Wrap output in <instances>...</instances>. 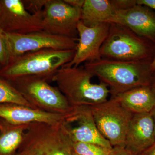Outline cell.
I'll use <instances>...</instances> for the list:
<instances>
[{
  "mask_svg": "<svg viewBox=\"0 0 155 155\" xmlns=\"http://www.w3.org/2000/svg\"><path fill=\"white\" fill-rule=\"evenodd\" d=\"M153 60L122 61L101 58L87 62L84 67L110 91L111 97L139 87L151 85Z\"/></svg>",
  "mask_w": 155,
  "mask_h": 155,
  "instance_id": "1",
  "label": "cell"
},
{
  "mask_svg": "<svg viewBox=\"0 0 155 155\" xmlns=\"http://www.w3.org/2000/svg\"><path fill=\"white\" fill-rule=\"evenodd\" d=\"M75 51L47 49L25 53L11 58L0 69V77L8 81L24 77L51 80L60 68L72 61Z\"/></svg>",
  "mask_w": 155,
  "mask_h": 155,
  "instance_id": "2",
  "label": "cell"
},
{
  "mask_svg": "<svg viewBox=\"0 0 155 155\" xmlns=\"http://www.w3.org/2000/svg\"><path fill=\"white\" fill-rule=\"evenodd\" d=\"M94 77L84 67L60 68L52 78L72 107H90L105 102L110 91L102 82L93 83Z\"/></svg>",
  "mask_w": 155,
  "mask_h": 155,
  "instance_id": "3",
  "label": "cell"
},
{
  "mask_svg": "<svg viewBox=\"0 0 155 155\" xmlns=\"http://www.w3.org/2000/svg\"><path fill=\"white\" fill-rule=\"evenodd\" d=\"M100 55L101 58L117 61L153 60L155 56V44L124 25L110 23Z\"/></svg>",
  "mask_w": 155,
  "mask_h": 155,
  "instance_id": "4",
  "label": "cell"
},
{
  "mask_svg": "<svg viewBox=\"0 0 155 155\" xmlns=\"http://www.w3.org/2000/svg\"><path fill=\"white\" fill-rule=\"evenodd\" d=\"M64 122L30 124L18 152L28 155H73L72 140Z\"/></svg>",
  "mask_w": 155,
  "mask_h": 155,
  "instance_id": "5",
  "label": "cell"
},
{
  "mask_svg": "<svg viewBox=\"0 0 155 155\" xmlns=\"http://www.w3.org/2000/svg\"><path fill=\"white\" fill-rule=\"evenodd\" d=\"M35 109L51 114L68 116L74 107L57 87L48 81L36 77H24L8 81Z\"/></svg>",
  "mask_w": 155,
  "mask_h": 155,
  "instance_id": "6",
  "label": "cell"
},
{
  "mask_svg": "<svg viewBox=\"0 0 155 155\" xmlns=\"http://www.w3.org/2000/svg\"><path fill=\"white\" fill-rule=\"evenodd\" d=\"M89 107L102 135L113 147L125 148V137L133 114L112 97Z\"/></svg>",
  "mask_w": 155,
  "mask_h": 155,
  "instance_id": "7",
  "label": "cell"
},
{
  "mask_svg": "<svg viewBox=\"0 0 155 155\" xmlns=\"http://www.w3.org/2000/svg\"><path fill=\"white\" fill-rule=\"evenodd\" d=\"M5 33L10 60L25 53L47 49L76 50L78 41V38L55 35L44 31L25 34Z\"/></svg>",
  "mask_w": 155,
  "mask_h": 155,
  "instance_id": "8",
  "label": "cell"
},
{
  "mask_svg": "<svg viewBox=\"0 0 155 155\" xmlns=\"http://www.w3.org/2000/svg\"><path fill=\"white\" fill-rule=\"evenodd\" d=\"M81 9L69 5L64 0H48L43 10V31L48 33L78 38L77 25Z\"/></svg>",
  "mask_w": 155,
  "mask_h": 155,
  "instance_id": "9",
  "label": "cell"
},
{
  "mask_svg": "<svg viewBox=\"0 0 155 155\" xmlns=\"http://www.w3.org/2000/svg\"><path fill=\"white\" fill-rule=\"evenodd\" d=\"M43 11L31 14L22 0H0V29L6 33L25 34L43 31Z\"/></svg>",
  "mask_w": 155,
  "mask_h": 155,
  "instance_id": "10",
  "label": "cell"
},
{
  "mask_svg": "<svg viewBox=\"0 0 155 155\" xmlns=\"http://www.w3.org/2000/svg\"><path fill=\"white\" fill-rule=\"evenodd\" d=\"M110 23H100L88 27L80 21L77 25L79 38L75 54L66 67H78L82 63L101 59L100 50L110 29Z\"/></svg>",
  "mask_w": 155,
  "mask_h": 155,
  "instance_id": "11",
  "label": "cell"
},
{
  "mask_svg": "<svg viewBox=\"0 0 155 155\" xmlns=\"http://www.w3.org/2000/svg\"><path fill=\"white\" fill-rule=\"evenodd\" d=\"M64 124L72 142L94 143L113 148L109 141L100 133L89 107H74Z\"/></svg>",
  "mask_w": 155,
  "mask_h": 155,
  "instance_id": "12",
  "label": "cell"
},
{
  "mask_svg": "<svg viewBox=\"0 0 155 155\" xmlns=\"http://www.w3.org/2000/svg\"><path fill=\"white\" fill-rule=\"evenodd\" d=\"M108 23L124 25L155 44V11L148 7L137 4L127 10L116 11Z\"/></svg>",
  "mask_w": 155,
  "mask_h": 155,
  "instance_id": "13",
  "label": "cell"
},
{
  "mask_svg": "<svg viewBox=\"0 0 155 155\" xmlns=\"http://www.w3.org/2000/svg\"><path fill=\"white\" fill-rule=\"evenodd\" d=\"M155 143L153 122L150 113L133 114L125 139V149L139 155Z\"/></svg>",
  "mask_w": 155,
  "mask_h": 155,
  "instance_id": "14",
  "label": "cell"
},
{
  "mask_svg": "<svg viewBox=\"0 0 155 155\" xmlns=\"http://www.w3.org/2000/svg\"><path fill=\"white\" fill-rule=\"evenodd\" d=\"M68 116L51 114L18 104H0V119L12 125L35 123L55 124L64 122Z\"/></svg>",
  "mask_w": 155,
  "mask_h": 155,
  "instance_id": "15",
  "label": "cell"
},
{
  "mask_svg": "<svg viewBox=\"0 0 155 155\" xmlns=\"http://www.w3.org/2000/svg\"><path fill=\"white\" fill-rule=\"evenodd\" d=\"M112 97L132 114L150 113L155 107V91L151 85L136 87Z\"/></svg>",
  "mask_w": 155,
  "mask_h": 155,
  "instance_id": "16",
  "label": "cell"
},
{
  "mask_svg": "<svg viewBox=\"0 0 155 155\" xmlns=\"http://www.w3.org/2000/svg\"><path fill=\"white\" fill-rule=\"evenodd\" d=\"M116 11L111 0H85L81 9V21L88 27L108 23Z\"/></svg>",
  "mask_w": 155,
  "mask_h": 155,
  "instance_id": "17",
  "label": "cell"
},
{
  "mask_svg": "<svg viewBox=\"0 0 155 155\" xmlns=\"http://www.w3.org/2000/svg\"><path fill=\"white\" fill-rule=\"evenodd\" d=\"M29 125H14L0 119V155H16Z\"/></svg>",
  "mask_w": 155,
  "mask_h": 155,
  "instance_id": "18",
  "label": "cell"
},
{
  "mask_svg": "<svg viewBox=\"0 0 155 155\" xmlns=\"http://www.w3.org/2000/svg\"><path fill=\"white\" fill-rule=\"evenodd\" d=\"M7 103L18 104L35 109L9 81L0 77V104Z\"/></svg>",
  "mask_w": 155,
  "mask_h": 155,
  "instance_id": "19",
  "label": "cell"
},
{
  "mask_svg": "<svg viewBox=\"0 0 155 155\" xmlns=\"http://www.w3.org/2000/svg\"><path fill=\"white\" fill-rule=\"evenodd\" d=\"M72 150L79 155H110L112 149L94 143L72 142Z\"/></svg>",
  "mask_w": 155,
  "mask_h": 155,
  "instance_id": "20",
  "label": "cell"
},
{
  "mask_svg": "<svg viewBox=\"0 0 155 155\" xmlns=\"http://www.w3.org/2000/svg\"><path fill=\"white\" fill-rule=\"evenodd\" d=\"M26 11L31 14L42 12L48 0H22Z\"/></svg>",
  "mask_w": 155,
  "mask_h": 155,
  "instance_id": "21",
  "label": "cell"
},
{
  "mask_svg": "<svg viewBox=\"0 0 155 155\" xmlns=\"http://www.w3.org/2000/svg\"><path fill=\"white\" fill-rule=\"evenodd\" d=\"M10 55L5 32L0 29V65L3 67L8 64Z\"/></svg>",
  "mask_w": 155,
  "mask_h": 155,
  "instance_id": "22",
  "label": "cell"
},
{
  "mask_svg": "<svg viewBox=\"0 0 155 155\" xmlns=\"http://www.w3.org/2000/svg\"><path fill=\"white\" fill-rule=\"evenodd\" d=\"M116 11H123L137 5L136 0H111Z\"/></svg>",
  "mask_w": 155,
  "mask_h": 155,
  "instance_id": "23",
  "label": "cell"
},
{
  "mask_svg": "<svg viewBox=\"0 0 155 155\" xmlns=\"http://www.w3.org/2000/svg\"><path fill=\"white\" fill-rule=\"evenodd\" d=\"M65 2L74 8L82 9L85 0H64Z\"/></svg>",
  "mask_w": 155,
  "mask_h": 155,
  "instance_id": "24",
  "label": "cell"
},
{
  "mask_svg": "<svg viewBox=\"0 0 155 155\" xmlns=\"http://www.w3.org/2000/svg\"><path fill=\"white\" fill-rule=\"evenodd\" d=\"M137 4L145 6L155 11V0H136Z\"/></svg>",
  "mask_w": 155,
  "mask_h": 155,
  "instance_id": "25",
  "label": "cell"
},
{
  "mask_svg": "<svg viewBox=\"0 0 155 155\" xmlns=\"http://www.w3.org/2000/svg\"><path fill=\"white\" fill-rule=\"evenodd\" d=\"M110 155H133L127 151L124 148L113 147Z\"/></svg>",
  "mask_w": 155,
  "mask_h": 155,
  "instance_id": "26",
  "label": "cell"
},
{
  "mask_svg": "<svg viewBox=\"0 0 155 155\" xmlns=\"http://www.w3.org/2000/svg\"><path fill=\"white\" fill-rule=\"evenodd\" d=\"M139 155H155V143Z\"/></svg>",
  "mask_w": 155,
  "mask_h": 155,
  "instance_id": "27",
  "label": "cell"
},
{
  "mask_svg": "<svg viewBox=\"0 0 155 155\" xmlns=\"http://www.w3.org/2000/svg\"><path fill=\"white\" fill-rule=\"evenodd\" d=\"M151 86L155 91V70L153 72Z\"/></svg>",
  "mask_w": 155,
  "mask_h": 155,
  "instance_id": "28",
  "label": "cell"
},
{
  "mask_svg": "<svg viewBox=\"0 0 155 155\" xmlns=\"http://www.w3.org/2000/svg\"><path fill=\"white\" fill-rule=\"evenodd\" d=\"M151 115L153 118V122L154 128V132L155 134V107L153 109V110L150 112Z\"/></svg>",
  "mask_w": 155,
  "mask_h": 155,
  "instance_id": "29",
  "label": "cell"
},
{
  "mask_svg": "<svg viewBox=\"0 0 155 155\" xmlns=\"http://www.w3.org/2000/svg\"><path fill=\"white\" fill-rule=\"evenodd\" d=\"M151 69L153 73V72L155 70V56L153 59L151 64Z\"/></svg>",
  "mask_w": 155,
  "mask_h": 155,
  "instance_id": "30",
  "label": "cell"
},
{
  "mask_svg": "<svg viewBox=\"0 0 155 155\" xmlns=\"http://www.w3.org/2000/svg\"><path fill=\"white\" fill-rule=\"evenodd\" d=\"M16 155H28L27 154L25 153L19 151L18 152L17 154Z\"/></svg>",
  "mask_w": 155,
  "mask_h": 155,
  "instance_id": "31",
  "label": "cell"
},
{
  "mask_svg": "<svg viewBox=\"0 0 155 155\" xmlns=\"http://www.w3.org/2000/svg\"><path fill=\"white\" fill-rule=\"evenodd\" d=\"M73 155H79L77 154H75V153L73 152Z\"/></svg>",
  "mask_w": 155,
  "mask_h": 155,
  "instance_id": "32",
  "label": "cell"
}]
</instances>
